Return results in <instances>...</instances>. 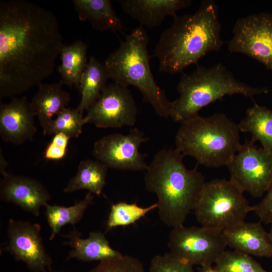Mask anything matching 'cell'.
I'll list each match as a JSON object with an SVG mask.
<instances>
[{
  "mask_svg": "<svg viewBox=\"0 0 272 272\" xmlns=\"http://www.w3.org/2000/svg\"><path fill=\"white\" fill-rule=\"evenodd\" d=\"M89 272H145L137 258L128 255L100 261Z\"/></svg>",
  "mask_w": 272,
  "mask_h": 272,
  "instance_id": "29",
  "label": "cell"
},
{
  "mask_svg": "<svg viewBox=\"0 0 272 272\" xmlns=\"http://www.w3.org/2000/svg\"><path fill=\"white\" fill-rule=\"evenodd\" d=\"M108 74L103 62L91 56L81 76L79 89L81 98L77 109L82 114L98 99L105 89Z\"/></svg>",
  "mask_w": 272,
  "mask_h": 272,
  "instance_id": "21",
  "label": "cell"
},
{
  "mask_svg": "<svg viewBox=\"0 0 272 272\" xmlns=\"http://www.w3.org/2000/svg\"><path fill=\"white\" fill-rule=\"evenodd\" d=\"M176 89L179 97L172 102L170 117L181 123L225 96L239 94L253 99L269 92L266 87H253L237 80L220 63L209 67L197 66L191 73L183 74Z\"/></svg>",
  "mask_w": 272,
  "mask_h": 272,
  "instance_id": "6",
  "label": "cell"
},
{
  "mask_svg": "<svg viewBox=\"0 0 272 272\" xmlns=\"http://www.w3.org/2000/svg\"><path fill=\"white\" fill-rule=\"evenodd\" d=\"M252 212L258 217L260 222L272 223V182L261 201L252 206Z\"/></svg>",
  "mask_w": 272,
  "mask_h": 272,
  "instance_id": "31",
  "label": "cell"
},
{
  "mask_svg": "<svg viewBox=\"0 0 272 272\" xmlns=\"http://www.w3.org/2000/svg\"><path fill=\"white\" fill-rule=\"evenodd\" d=\"M173 18L154 50L160 72L172 75L182 72L207 53L222 48V25L215 1L203 0L194 13Z\"/></svg>",
  "mask_w": 272,
  "mask_h": 272,
  "instance_id": "2",
  "label": "cell"
},
{
  "mask_svg": "<svg viewBox=\"0 0 272 272\" xmlns=\"http://www.w3.org/2000/svg\"><path fill=\"white\" fill-rule=\"evenodd\" d=\"M48 272H66V271H65L63 270H53V269H52L51 271H49Z\"/></svg>",
  "mask_w": 272,
  "mask_h": 272,
  "instance_id": "37",
  "label": "cell"
},
{
  "mask_svg": "<svg viewBox=\"0 0 272 272\" xmlns=\"http://www.w3.org/2000/svg\"><path fill=\"white\" fill-rule=\"evenodd\" d=\"M148 140L143 132L134 128L126 134L114 133L100 138L94 144L92 154L108 168L146 170L147 155L140 152L139 148Z\"/></svg>",
  "mask_w": 272,
  "mask_h": 272,
  "instance_id": "11",
  "label": "cell"
},
{
  "mask_svg": "<svg viewBox=\"0 0 272 272\" xmlns=\"http://www.w3.org/2000/svg\"><path fill=\"white\" fill-rule=\"evenodd\" d=\"M75 10L82 21H88L95 30L122 32L123 25L109 0H74Z\"/></svg>",
  "mask_w": 272,
  "mask_h": 272,
  "instance_id": "20",
  "label": "cell"
},
{
  "mask_svg": "<svg viewBox=\"0 0 272 272\" xmlns=\"http://www.w3.org/2000/svg\"><path fill=\"white\" fill-rule=\"evenodd\" d=\"M63 45L51 11L27 1L1 2V98L42 83L53 72Z\"/></svg>",
  "mask_w": 272,
  "mask_h": 272,
  "instance_id": "1",
  "label": "cell"
},
{
  "mask_svg": "<svg viewBox=\"0 0 272 272\" xmlns=\"http://www.w3.org/2000/svg\"><path fill=\"white\" fill-rule=\"evenodd\" d=\"M268 233H269V236H270V238L272 242V223L271 224V227H270V231L268 232Z\"/></svg>",
  "mask_w": 272,
  "mask_h": 272,
  "instance_id": "36",
  "label": "cell"
},
{
  "mask_svg": "<svg viewBox=\"0 0 272 272\" xmlns=\"http://www.w3.org/2000/svg\"><path fill=\"white\" fill-rule=\"evenodd\" d=\"M87 50L86 44L81 40L63 45L58 67L60 84L79 89L81 76L88 63Z\"/></svg>",
  "mask_w": 272,
  "mask_h": 272,
  "instance_id": "22",
  "label": "cell"
},
{
  "mask_svg": "<svg viewBox=\"0 0 272 272\" xmlns=\"http://www.w3.org/2000/svg\"><path fill=\"white\" fill-rule=\"evenodd\" d=\"M82 235L73 226V229L67 234L61 235L67 239L65 244L71 248L66 260L75 258L84 262H100L123 255L111 247L105 234L100 231L91 232L86 239L81 238Z\"/></svg>",
  "mask_w": 272,
  "mask_h": 272,
  "instance_id": "18",
  "label": "cell"
},
{
  "mask_svg": "<svg viewBox=\"0 0 272 272\" xmlns=\"http://www.w3.org/2000/svg\"><path fill=\"white\" fill-rule=\"evenodd\" d=\"M66 152L67 148L50 142L45 149L44 157L47 160L58 161L65 157Z\"/></svg>",
  "mask_w": 272,
  "mask_h": 272,
  "instance_id": "32",
  "label": "cell"
},
{
  "mask_svg": "<svg viewBox=\"0 0 272 272\" xmlns=\"http://www.w3.org/2000/svg\"><path fill=\"white\" fill-rule=\"evenodd\" d=\"M238 124L223 113L198 115L181 122L175 136L176 149L209 168L227 166L240 149Z\"/></svg>",
  "mask_w": 272,
  "mask_h": 272,
  "instance_id": "4",
  "label": "cell"
},
{
  "mask_svg": "<svg viewBox=\"0 0 272 272\" xmlns=\"http://www.w3.org/2000/svg\"><path fill=\"white\" fill-rule=\"evenodd\" d=\"M7 166H8V163L7 162L5 158H4V155H3L1 149L0 172L2 175H3V176L6 175L7 173H8L6 171Z\"/></svg>",
  "mask_w": 272,
  "mask_h": 272,
  "instance_id": "34",
  "label": "cell"
},
{
  "mask_svg": "<svg viewBox=\"0 0 272 272\" xmlns=\"http://www.w3.org/2000/svg\"><path fill=\"white\" fill-rule=\"evenodd\" d=\"M51 197L46 187L34 178L8 173L1 180V200L13 203L36 217Z\"/></svg>",
  "mask_w": 272,
  "mask_h": 272,
  "instance_id": "14",
  "label": "cell"
},
{
  "mask_svg": "<svg viewBox=\"0 0 272 272\" xmlns=\"http://www.w3.org/2000/svg\"><path fill=\"white\" fill-rule=\"evenodd\" d=\"M30 102L15 97L0 105V135L3 141L19 145L33 139L37 129Z\"/></svg>",
  "mask_w": 272,
  "mask_h": 272,
  "instance_id": "15",
  "label": "cell"
},
{
  "mask_svg": "<svg viewBox=\"0 0 272 272\" xmlns=\"http://www.w3.org/2000/svg\"><path fill=\"white\" fill-rule=\"evenodd\" d=\"M227 246L240 252L259 257L272 258V242L261 222L245 221L222 232Z\"/></svg>",
  "mask_w": 272,
  "mask_h": 272,
  "instance_id": "16",
  "label": "cell"
},
{
  "mask_svg": "<svg viewBox=\"0 0 272 272\" xmlns=\"http://www.w3.org/2000/svg\"><path fill=\"white\" fill-rule=\"evenodd\" d=\"M138 109L127 87L115 83L106 86L84 116L85 123L100 128L132 126L137 120Z\"/></svg>",
  "mask_w": 272,
  "mask_h": 272,
  "instance_id": "12",
  "label": "cell"
},
{
  "mask_svg": "<svg viewBox=\"0 0 272 272\" xmlns=\"http://www.w3.org/2000/svg\"><path fill=\"white\" fill-rule=\"evenodd\" d=\"M193 266L167 253L153 257L149 272H195Z\"/></svg>",
  "mask_w": 272,
  "mask_h": 272,
  "instance_id": "30",
  "label": "cell"
},
{
  "mask_svg": "<svg viewBox=\"0 0 272 272\" xmlns=\"http://www.w3.org/2000/svg\"><path fill=\"white\" fill-rule=\"evenodd\" d=\"M41 226L29 221L9 220L8 241L3 248L32 272L52 270V259L47 252L40 234Z\"/></svg>",
  "mask_w": 272,
  "mask_h": 272,
  "instance_id": "13",
  "label": "cell"
},
{
  "mask_svg": "<svg viewBox=\"0 0 272 272\" xmlns=\"http://www.w3.org/2000/svg\"><path fill=\"white\" fill-rule=\"evenodd\" d=\"M122 11L142 26H160L168 16L173 17L180 9L191 6V0H120Z\"/></svg>",
  "mask_w": 272,
  "mask_h": 272,
  "instance_id": "17",
  "label": "cell"
},
{
  "mask_svg": "<svg viewBox=\"0 0 272 272\" xmlns=\"http://www.w3.org/2000/svg\"><path fill=\"white\" fill-rule=\"evenodd\" d=\"M243 190L230 179L217 178L206 182L199 200L194 210L202 226L220 232L245 221L252 212Z\"/></svg>",
  "mask_w": 272,
  "mask_h": 272,
  "instance_id": "7",
  "label": "cell"
},
{
  "mask_svg": "<svg viewBox=\"0 0 272 272\" xmlns=\"http://www.w3.org/2000/svg\"><path fill=\"white\" fill-rule=\"evenodd\" d=\"M70 139L65 133L59 132L54 134L51 142L62 147L67 148Z\"/></svg>",
  "mask_w": 272,
  "mask_h": 272,
  "instance_id": "33",
  "label": "cell"
},
{
  "mask_svg": "<svg viewBox=\"0 0 272 272\" xmlns=\"http://www.w3.org/2000/svg\"><path fill=\"white\" fill-rule=\"evenodd\" d=\"M83 114L77 108H64L55 117L46 134L54 135L62 132L71 139L78 138L86 124Z\"/></svg>",
  "mask_w": 272,
  "mask_h": 272,
  "instance_id": "28",
  "label": "cell"
},
{
  "mask_svg": "<svg viewBox=\"0 0 272 272\" xmlns=\"http://www.w3.org/2000/svg\"><path fill=\"white\" fill-rule=\"evenodd\" d=\"M228 42L231 53H241L272 71V14H252L238 19Z\"/></svg>",
  "mask_w": 272,
  "mask_h": 272,
  "instance_id": "10",
  "label": "cell"
},
{
  "mask_svg": "<svg viewBox=\"0 0 272 272\" xmlns=\"http://www.w3.org/2000/svg\"><path fill=\"white\" fill-rule=\"evenodd\" d=\"M230 179L253 197H260L272 182V151L246 140L227 166Z\"/></svg>",
  "mask_w": 272,
  "mask_h": 272,
  "instance_id": "9",
  "label": "cell"
},
{
  "mask_svg": "<svg viewBox=\"0 0 272 272\" xmlns=\"http://www.w3.org/2000/svg\"><path fill=\"white\" fill-rule=\"evenodd\" d=\"M158 208L156 202L144 208L136 203H128L119 202L111 206L106 224V231L118 226H125L132 224L145 216L151 210Z\"/></svg>",
  "mask_w": 272,
  "mask_h": 272,
  "instance_id": "26",
  "label": "cell"
},
{
  "mask_svg": "<svg viewBox=\"0 0 272 272\" xmlns=\"http://www.w3.org/2000/svg\"><path fill=\"white\" fill-rule=\"evenodd\" d=\"M62 84L41 83L30 101L32 111L38 118L44 134L56 116L66 108L70 95L62 88Z\"/></svg>",
  "mask_w": 272,
  "mask_h": 272,
  "instance_id": "19",
  "label": "cell"
},
{
  "mask_svg": "<svg viewBox=\"0 0 272 272\" xmlns=\"http://www.w3.org/2000/svg\"><path fill=\"white\" fill-rule=\"evenodd\" d=\"M149 38L140 25L125 35L119 46L103 62L108 78L114 83L127 87L132 85L142 93L160 117H170L172 102L154 80L151 70L147 46Z\"/></svg>",
  "mask_w": 272,
  "mask_h": 272,
  "instance_id": "5",
  "label": "cell"
},
{
  "mask_svg": "<svg viewBox=\"0 0 272 272\" xmlns=\"http://www.w3.org/2000/svg\"><path fill=\"white\" fill-rule=\"evenodd\" d=\"M215 264L219 272H272L264 269L251 256L235 250H225Z\"/></svg>",
  "mask_w": 272,
  "mask_h": 272,
  "instance_id": "27",
  "label": "cell"
},
{
  "mask_svg": "<svg viewBox=\"0 0 272 272\" xmlns=\"http://www.w3.org/2000/svg\"><path fill=\"white\" fill-rule=\"evenodd\" d=\"M108 169L97 160L81 161L76 175L70 180L63 192H73L85 189L92 194L100 195L106 184Z\"/></svg>",
  "mask_w": 272,
  "mask_h": 272,
  "instance_id": "24",
  "label": "cell"
},
{
  "mask_svg": "<svg viewBox=\"0 0 272 272\" xmlns=\"http://www.w3.org/2000/svg\"><path fill=\"white\" fill-rule=\"evenodd\" d=\"M198 272H219L212 266H203L198 267Z\"/></svg>",
  "mask_w": 272,
  "mask_h": 272,
  "instance_id": "35",
  "label": "cell"
},
{
  "mask_svg": "<svg viewBox=\"0 0 272 272\" xmlns=\"http://www.w3.org/2000/svg\"><path fill=\"white\" fill-rule=\"evenodd\" d=\"M183 157L176 149L160 150L144 177L146 190L157 196L160 220L172 228L183 225L196 207L206 182L197 165L191 170L185 167Z\"/></svg>",
  "mask_w": 272,
  "mask_h": 272,
  "instance_id": "3",
  "label": "cell"
},
{
  "mask_svg": "<svg viewBox=\"0 0 272 272\" xmlns=\"http://www.w3.org/2000/svg\"><path fill=\"white\" fill-rule=\"evenodd\" d=\"M240 131L249 132L251 140L258 141L261 147L272 151V110L254 103L238 124Z\"/></svg>",
  "mask_w": 272,
  "mask_h": 272,
  "instance_id": "23",
  "label": "cell"
},
{
  "mask_svg": "<svg viewBox=\"0 0 272 272\" xmlns=\"http://www.w3.org/2000/svg\"><path fill=\"white\" fill-rule=\"evenodd\" d=\"M94 197L92 193L88 192L83 199L70 207L46 205L45 214L51 229L49 240H52L64 225L71 224L75 226L82 219L88 207L93 203Z\"/></svg>",
  "mask_w": 272,
  "mask_h": 272,
  "instance_id": "25",
  "label": "cell"
},
{
  "mask_svg": "<svg viewBox=\"0 0 272 272\" xmlns=\"http://www.w3.org/2000/svg\"><path fill=\"white\" fill-rule=\"evenodd\" d=\"M173 256L192 265L212 266L226 250L222 232L203 226L173 228L167 244Z\"/></svg>",
  "mask_w": 272,
  "mask_h": 272,
  "instance_id": "8",
  "label": "cell"
}]
</instances>
